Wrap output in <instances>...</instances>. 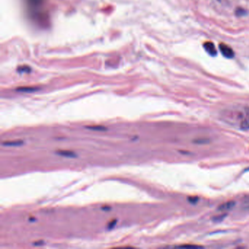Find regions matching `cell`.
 I'll return each mask as SVG.
<instances>
[{"label": "cell", "instance_id": "6da1fadb", "mask_svg": "<svg viewBox=\"0 0 249 249\" xmlns=\"http://www.w3.org/2000/svg\"><path fill=\"white\" fill-rule=\"evenodd\" d=\"M219 50H220L222 55L226 58L232 59L235 56V52L232 50V48H230L227 45L221 43L219 45Z\"/></svg>", "mask_w": 249, "mask_h": 249}, {"label": "cell", "instance_id": "7a4b0ae2", "mask_svg": "<svg viewBox=\"0 0 249 249\" xmlns=\"http://www.w3.org/2000/svg\"><path fill=\"white\" fill-rule=\"evenodd\" d=\"M240 128L244 131L249 129V108H246L245 110V112L243 113L242 118L240 123Z\"/></svg>", "mask_w": 249, "mask_h": 249}, {"label": "cell", "instance_id": "3957f363", "mask_svg": "<svg viewBox=\"0 0 249 249\" xmlns=\"http://www.w3.org/2000/svg\"><path fill=\"white\" fill-rule=\"evenodd\" d=\"M203 47L205 48V51L207 52L209 55L212 56H215L217 55V50L215 48L214 44L211 42H205L203 44Z\"/></svg>", "mask_w": 249, "mask_h": 249}, {"label": "cell", "instance_id": "277c9868", "mask_svg": "<svg viewBox=\"0 0 249 249\" xmlns=\"http://www.w3.org/2000/svg\"><path fill=\"white\" fill-rule=\"evenodd\" d=\"M235 205V202L234 201H229L227 202H225V203L222 204L218 207V211H229V210L232 209V208L234 207Z\"/></svg>", "mask_w": 249, "mask_h": 249}, {"label": "cell", "instance_id": "5b68a950", "mask_svg": "<svg viewBox=\"0 0 249 249\" xmlns=\"http://www.w3.org/2000/svg\"><path fill=\"white\" fill-rule=\"evenodd\" d=\"M58 155L61 156V157H75L76 154L72 151H70V150H58L56 152Z\"/></svg>", "mask_w": 249, "mask_h": 249}, {"label": "cell", "instance_id": "8992f818", "mask_svg": "<svg viewBox=\"0 0 249 249\" xmlns=\"http://www.w3.org/2000/svg\"><path fill=\"white\" fill-rule=\"evenodd\" d=\"M22 144H23L22 141H7V142L2 143L3 146H21Z\"/></svg>", "mask_w": 249, "mask_h": 249}, {"label": "cell", "instance_id": "52a82bcc", "mask_svg": "<svg viewBox=\"0 0 249 249\" xmlns=\"http://www.w3.org/2000/svg\"><path fill=\"white\" fill-rule=\"evenodd\" d=\"M87 129L91 130H95V131H105L107 128L103 126H87Z\"/></svg>", "mask_w": 249, "mask_h": 249}, {"label": "cell", "instance_id": "ba28073f", "mask_svg": "<svg viewBox=\"0 0 249 249\" xmlns=\"http://www.w3.org/2000/svg\"><path fill=\"white\" fill-rule=\"evenodd\" d=\"M19 92H34V91L36 90V88H19L17 89Z\"/></svg>", "mask_w": 249, "mask_h": 249}, {"label": "cell", "instance_id": "9c48e42d", "mask_svg": "<svg viewBox=\"0 0 249 249\" xmlns=\"http://www.w3.org/2000/svg\"><path fill=\"white\" fill-rule=\"evenodd\" d=\"M199 200L198 197H189V201L191 202V203H197V200Z\"/></svg>", "mask_w": 249, "mask_h": 249}, {"label": "cell", "instance_id": "30bf717a", "mask_svg": "<svg viewBox=\"0 0 249 249\" xmlns=\"http://www.w3.org/2000/svg\"><path fill=\"white\" fill-rule=\"evenodd\" d=\"M116 224V220L112 221V222H111L110 223V224H109V225H108V228H109V229L113 228V226H114V225H115V224Z\"/></svg>", "mask_w": 249, "mask_h": 249}, {"label": "cell", "instance_id": "8fae6325", "mask_svg": "<svg viewBox=\"0 0 249 249\" xmlns=\"http://www.w3.org/2000/svg\"><path fill=\"white\" fill-rule=\"evenodd\" d=\"M244 205H245V206H246V208H249V197L245 200V201H244Z\"/></svg>", "mask_w": 249, "mask_h": 249}, {"label": "cell", "instance_id": "7c38bea8", "mask_svg": "<svg viewBox=\"0 0 249 249\" xmlns=\"http://www.w3.org/2000/svg\"><path fill=\"white\" fill-rule=\"evenodd\" d=\"M181 247H183V248H186V247H189V248H190V247H194V248H197V247H199V246H183Z\"/></svg>", "mask_w": 249, "mask_h": 249}]
</instances>
